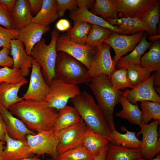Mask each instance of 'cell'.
Wrapping results in <instances>:
<instances>
[{
    "label": "cell",
    "mask_w": 160,
    "mask_h": 160,
    "mask_svg": "<svg viewBox=\"0 0 160 160\" xmlns=\"http://www.w3.org/2000/svg\"><path fill=\"white\" fill-rule=\"evenodd\" d=\"M8 110L20 119L28 129L37 132L53 128L58 116L56 109L49 107L44 100H23Z\"/></svg>",
    "instance_id": "cell-1"
},
{
    "label": "cell",
    "mask_w": 160,
    "mask_h": 160,
    "mask_svg": "<svg viewBox=\"0 0 160 160\" xmlns=\"http://www.w3.org/2000/svg\"><path fill=\"white\" fill-rule=\"evenodd\" d=\"M70 100L87 127L111 140L110 126L92 96L84 91Z\"/></svg>",
    "instance_id": "cell-2"
},
{
    "label": "cell",
    "mask_w": 160,
    "mask_h": 160,
    "mask_svg": "<svg viewBox=\"0 0 160 160\" xmlns=\"http://www.w3.org/2000/svg\"><path fill=\"white\" fill-rule=\"evenodd\" d=\"M88 85L93 93L97 105L103 113L111 131L116 129L113 117L115 105L119 103L123 92L113 87L110 76L99 75L92 78Z\"/></svg>",
    "instance_id": "cell-3"
},
{
    "label": "cell",
    "mask_w": 160,
    "mask_h": 160,
    "mask_svg": "<svg viewBox=\"0 0 160 160\" xmlns=\"http://www.w3.org/2000/svg\"><path fill=\"white\" fill-rule=\"evenodd\" d=\"M55 73V78L72 85L88 84L92 79L87 68L82 63L63 52L57 53Z\"/></svg>",
    "instance_id": "cell-4"
},
{
    "label": "cell",
    "mask_w": 160,
    "mask_h": 160,
    "mask_svg": "<svg viewBox=\"0 0 160 160\" xmlns=\"http://www.w3.org/2000/svg\"><path fill=\"white\" fill-rule=\"evenodd\" d=\"M51 40L47 44L45 39L42 37L32 49L30 55L38 63L42 68L41 72L44 79L49 85L55 78V66L57 55L56 43L60 36L59 31L56 29L51 33Z\"/></svg>",
    "instance_id": "cell-5"
},
{
    "label": "cell",
    "mask_w": 160,
    "mask_h": 160,
    "mask_svg": "<svg viewBox=\"0 0 160 160\" xmlns=\"http://www.w3.org/2000/svg\"><path fill=\"white\" fill-rule=\"evenodd\" d=\"M49 86L44 100L49 107L58 111L67 105L69 100L81 93L78 85L66 83L55 78Z\"/></svg>",
    "instance_id": "cell-6"
},
{
    "label": "cell",
    "mask_w": 160,
    "mask_h": 160,
    "mask_svg": "<svg viewBox=\"0 0 160 160\" xmlns=\"http://www.w3.org/2000/svg\"><path fill=\"white\" fill-rule=\"evenodd\" d=\"M26 137L33 154L40 156L47 154L57 159L56 149L59 140L53 128L48 130L39 131L35 135H27Z\"/></svg>",
    "instance_id": "cell-7"
},
{
    "label": "cell",
    "mask_w": 160,
    "mask_h": 160,
    "mask_svg": "<svg viewBox=\"0 0 160 160\" xmlns=\"http://www.w3.org/2000/svg\"><path fill=\"white\" fill-rule=\"evenodd\" d=\"M160 120H156L147 124H142L136 137L142 135L140 153L141 157L145 159L153 158L160 152L159 134L158 130Z\"/></svg>",
    "instance_id": "cell-8"
},
{
    "label": "cell",
    "mask_w": 160,
    "mask_h": 160,
    "mask_svg": "<svg viewBox=\"0 0 160 160\" xmlns=\"http://www.w3.org/2000/svg\"><path fill=\"white\" fill-rule=\"evenodd\" d=\"M87 126L81 119L77 123L56 134L58 138L57 156L70 150L83 146Z\"/></svg>",
    "instance_id": "cell-9"
},
{
    "label": "cell",
    "mask_w": 160,
    "mask_h": 160,
    "mask_svg": "<svg viewBox=\"0 0 160 160\" xmlns=\"http://www.w3.org/2000/svg\"><path fill=\"white\" fill-rule=\"evenodd\" d=\"M57 52H63L69 55L82 63L88 69L91 59L96 51V47L76 43L66 34L58 38L56 43Z\"/></svg>",
    "instance_id": "cell-10"
},
{
    "label": "cell",
    "mask_w": 160,
    "mask_h": 160,
    "mask_svg": "<svg viewBox=\"0 0 160 160\" xmlns=\"http://www.w3.org/2000/svg\"><path fill=\"white\" fill-rule=\"evenodd\" d=\"M145 33L141 31L127 35L113 32L111 36L103 43L108 44L113 49L115 55L113 60L116 64L123 55L132 51L135 48Z\"/></svg>",
    "instance_id": "cell-11"
},
{
    "label": "cell",
    "mask_w": 160,
    "mask_h": 160,
    "mask_svg": "<svg viewBox=\"0 0 160 160\" xmlns=\"http://www.w3.org/2000/svg\"><path fill=\"white\" fill-rule=\"evenodd\" d=\"M111 47L103 43L96 47V51L92 57L88 70L89 74L92 78L104 74L110 76L115 69L116 64L111 57Z\"/></svg>",
    "instance_id": "cell-12"
},
{
    "label": "cell",
    "mask_w": 160,
    "mask_h": 160,
    "mask_svg": "<svg viewBox=\"0 0 160 160\" xmlns=\"http://www.w3.org/2000/svg\"><path fill=\"white\" fill-rule=\"evenodd\" d=\"M28 89L23 95V100L36 101L44 100L49 90L41 71V66L34 60L33 62Z\"/></svg>",
    "instance_id": "cell-13"
},
{
    "label": "cell",
    "mask_w": 160,
    "mask_h": 160,
    "mask_svg": "<svg viewBox=\"0 0 160 160\" xmlns=\"http://www.w3.org/2000/svg\"><path fill=\"white\" fill-rule=\"evenodd\" d=\"M154 75V73L148 79L136 85L132 89L123 92L122 96L133 104L143 101L160 103V97L153 87Z\"/></svg>",
    "instance_id": "cell-14"
},
{
    "label": "cell",
    "mask_w": 160,
    "mask_h": 160,
    "mask_svg": "<svg viewBox=\"0 0 160 160\" xmlns=\"http://www.w3.org/2000/svg\"><path fill=\"white\" fill-rule=\"evenodd\" d=\"M0 113L5 123L7 132L11 138L26 141L27 135L36 134L28 129L21 120L15 117L8 109L4 108L0 103Z\"/></svg>",
    "instance_id": "cell-15"
},
{
    "label": "cell",
    "mask_w": 160,
    "mask_h": 160,
    "mask_svg": "<svg viewBox=\"0 0 160 160\" xmlns=\"http://www.w3.org/2000/svg\"><path fill=\"white\" fill-rule=\"evenodd\" d=\"M156 0H114L117 12L123 17L140 18Z\"/></svg>",
    "instance_id": "cell-16"
},
{
    "label": "cell",
    "mask_w": 160,
    "mask_h": 160,
    "mask_svg": "<svg viewBox=\"0 0 160 160\" xmlns=\"http://www.w3.org/2000/svg\"><path fill=\"white\" fill-rule=\"evenodd\" d=\"M50 28L49 26L41 25L31 22L25 27L19 30L18 39L25 46L28 55H30L34 46Z\"/></svg>",
    "instance_id": "cell-17"
},
{
    "label": "cell",
    "mask_w": 160,
    "mask_h": 160,
    "mask_svg": "<svg viewBox=\"0 0 160 160\" xmlns=\"http://www.w3.org/2000/svg\"><path fill=\"white\" fill-rule=\"evenodd\" d=\"M6 146L3 151L1 160H20L32 157L33 155L31 151L27 141L13 139L7 132L5 135Z\"/></svg>",
    "instance_id": "cell-18"
},
{
    "label": "cell",
    "mask_w": 160,
    "mask_h": 160,
    "mask_svg": "<svg viewBox=\"0 0 160 160\" xmlns=\"http://www.w3.org/2000/svg\"><path fill=\"white\" fill-rule=\"evenodd\" d=\"M11 45L10 55L13 62V68L20 70L23 76H27L34 60L31 55L27 54L23 43L19 39L12 40Z\"/></svg>",
    "instance_id": "cell-19"
},
{
    "label": "cell",
    "mask_w": 160,
    "mask_h": 160,
    "mask_svg": "<svg viewBox=\"0 0 160 160\" xmlns=\"http://www.w3.org/2000/svg\"><path fill=\"white\" fill-rule=\"evenodd\" d=\"M69 17L73 21V24L85 22L92 25H96L109 29L119 34H125L124 32L118 26L111 24L85 8H77L75 10L70 12Z\"/></svg>",
    "instance_id": "cell-20"
},
{
    "label": "cell",
    "mask_w": 160,
    "mask_h": 160,
    "mask_svg": "<svg viewBox=\"0 0 160 160\" xmlns=\"http://www.w3.org/2000/svg\"><path fill=\"white\" fill-rule=\"evenodd\" d=\"M111 141L109 137L95 132L87 126L83 138V146L94 157L107 147Z\"/></svg>",
    "instance_id": "cell-21"
},
{
    "label": "cell",
    "mask_w": 160,
    "mask_h": 160,
    "mask_svg": "<svg viewBox=\"0 0 160 160\" xmlns=\"http://www.w3.org/2000/svg\"><path fill=\"white\" fill-rule=\"evenodd\" d=\"M28 82L27 80L16 84L1 83L0 84V103L5 108L8 109L12 105L23 100L19 97L20 88Z\"/></svg>",
    "instance_id": "cell-22"
},
{
    "label": "cell",
    "mask_w": 160,
    "mask_h": 160,
    "mask_svg": "<svg viewBox=\"0 0 160 160\" xmlns=\"http://www.w3.org/2000/svg\"><path fill=\"white\" fill-rule=\"evenodd\" d=\"M14 27L21 29L32 22L33 17L28 0H16L13 12L10 14Z\"/></svg>",
    "instance_id": "cell-23"
},
{
    "label": "cell",
    "mask_w": 160,
    "mask_h": 160,
    "mask_svg": "<svg viewBox=\"0 0 160 160\" xmlns=\"http://www.w3.org/2000/svg\"><path fill=\"white\" fill-rule=\"evenodd\" d=\"M58 116L54 127L55 134L78 122L81 118L74 107L66 105L58 110Z\"/></svg>",
    "instance_id": "cell-24"
},
{
    "label": "cell",
    "mask_w": 160,
    "mask_h": 160,
    "mask_svg": "<svg viewBox=\"0 0 160 160\" xmlns=\"http://www.w3.org/2000/svg\"><path fill=\"white\" fill-rule=\"evenodd\" d=\"M56 0H43L41 9L32 22L41 25L49 26L57 18Z\"/></svg>",
    "instance_id": "cell-25"
},
{
    "label": "cell",
    "mask_w": 160,
    "mask_h": 160,
    "mask_svg": "<svg viewBox=\"0 0 160 160\" xmlns=\"http://www.w3.org/2000/svg\"><path fill=\"white\" fill-rule=\"evenodd\" d=\"M140 157V149L129 148L110 142L105 160H135Z\"/></svg>",
    "instance_id": "cell-26"
},
{
    "label": "cell",
    "mask_w": 160,
    "mask_h": 160,
    "mask_svg": "<svg viewBox=\"0 0 160 160\" xmlns=\"http://www.w3.org/2000/svg\"><path fill=\"white\" fill-rule=\"evenodd\" d=\"M146 37L145 33L141 41L132 52L119 60L116 65L117 68L119 69L126 68L129 65H139L141 56L153 43L148 42Z\"/></svg>",
    "instance_id": "cell-27"
},
{
    "label": "cell",
    "mask_w": 160,
    "mask_h": 160,
    "mask_svg": "<svg viewBox=\"0 0 160 160\" xmlns=\"http://www.w3.org/2000/svg\"><path fill=\"white\" fill-rule=\"evenodd\" d=\"M160 1L156 2L139 18L145 31L151 36L157 35V25L160 18Z\"/></svg>",
    "instance_id": "cell-28"
},
{
    "label": "cell",
    "mask_w": 160,
    "mask_h": 160,
    "mask_svg": "<svg viewBox=\"0 0 160 160\" xmlns=\"http://www.w3.org/2000/svg\"><path fill=\"white\" fill-rule=\"evenodd\" d=\"M121 129L122 131L126 132V133H120L116 129L112 131L110 142L116 145H122L129 148L140 149L141 140L136 137V132L129 131L124 126L121 127Z\"/></svg>",
    "instance_id": "cell-29"
},
{
    "label": "cell",
    "mask_w": 160,
    "mask_h": 160,
    "mask_svg": "<svg viewBox=\"0 0 160 160\" xmlns=\"http://www.w3.org/2000/svg\"><path fill=\"white\" fill-rule=\"evenodd\" d=\"M119 103L122 105V109L115 114L116 116L126 119L130 123L138 125L140 127L143 124L142 121V111L137 103L133 104L122 96Z\"/></svg>",
    "instance_id": "cell-30"
},
{
    "label": "cell",
    "mask_w": 160,
    "mask_h": 160,
    "mask_svg": "<svg viewBox=\"0 0 160 160\" xmlns=\"http://www.w3.org/2000/svg\"><path fill=\"white\" fill-rule=\"evenodd\" d=\"M139 65L151 72L160 71V42L156 40L140 59Z\"/></svg>",
    "instance_id": "cell-31"
},
{
    "label": "cell",
    "mask_w": 160,
    "mask_h": 160,
    "mask_svg": "<svg viewBox=\"0 0 160 160\" xmlns=\"http://www.w3.org/2000/svg\"><path fill=\"white\" fill-rule=\"evenodd\" d=\"M106 21L111 24L118 26L125 35L134 34L145 31L143 24L139 18L123 17L116 19L108 18Z\"/></svg>",
    "instance_id": "cell-32"
},
{
    "label": "cell",
    "mask_w": 160,
    "mask_h": 160,
    "mask_svg": "<svg viewBox=\"0 0 160 160\" xmlns=\"http://www.w3.org/2000/svg\"><path fill=\"white\" fill-rule=\"evenodd\" d=\"M113 32L109 29L93 25L88 35L86 45L97 47L108 39Z\"/></svg>",
    "instance_id": "cell-33"
},
{
    "label": "cell",
    "mask_w": 160,
    "mask_h": 160,
    "mask_svg": "<svg viewBox=\"0 0 160 160\" xmlns=\"http://www.w3.org/2000/svg\"><path fill=\"white\" fill-rule=\"evenodd\" d=\"M91 12L101 16L105 20L118 18L114 0H95Z\"/></svg>",
    "instance_id": "cell-34"
},
{
    "label": "cell",
    "mask_w": 160,
    "mask_h": 160,
    "mask_svg": "<svg viewBox=\"0 0 160 160\" xmlns=\"http://www.w3.org/2000/svg\"><path fill=\"white\" fill-rule=\"evenodd\" d=\"M73 24V26L67 31L66 35L75 43L86 45L87 37L92 25L85 22Z\"/></svg>",
    "instance_id": "cell-35"
},
{
    "label": "cell",
    "mask_w": 160,
    "mask_h": 160,
    "mask_svg": "<svg viewBox=\"0 0 160 160\" xmlns=\"http://www.w3.org/2000/svg\"><path fill=\"white\" fill-rule=\"evenodd\" d=\"M142 112V121L144 124H147L153 119L160 120V103L148 101L140 102Z\"/></svg>",
    "instance_id": "cell-36"
},
{
    "label": "cell",
    "mask_w": 160,
    "mask_h": 160,
    "mask_svg": "<svg viewBox=\"0 0 160 160\" xmlns=\"http://www.w3.org/2000/svg\"><path fill=\"white\" fill-rule=\"evenodd\" d=\"M110 78L113 87L116 91L127 88L132 89L135 87L129 80L126 68L115 69L110 75Z\"/></svg>",
    "instance_id": "cell-37"
},
{
    "label": "cell",
    "mask_w": 160,
    "mask_h": 160,
    "mask_svg": "<svg viewBox=\"0 0 160 160\" xmlns=\"http://www.w3.org/2000/svg\"><path fill=\"white\" fill-rule=\"evenodd\" d=\"M126 68L129 80L134 86L144 82L151 76V72L139 65H129Z\"/></svg>",
    "instance_id": "cell-38"
},
{
    "label": "cell",
    "mask_w": 160,
    "mask_h": 160,
    "mask_svg": "<svg viewBox=\"0 0 160 160\" xmlns=\"http://www.w3.org/2000/svg\"><path fill=\"white\" fill-rule=\"evenodd\" d=\"M95 157L84 146L77 147L57 156V160H93Z\"/></svg>",
    "instance_id": "cell-39"
},
{
    "label": "cell",
    "mask_w": 160,
    "mask_h": 160,
    "mask_svg": "<svg viewBox=\"0 0 160 160\" xmlns=\"http://www.w3.org/2000/svg\"><path fill=\"white\" fill-rule=\"evenodd\" d=\"M20 70L7 67L0 68V82L16 84L27 81Z\"/></svg>",
    "instance_id": "cell-40"
},
{
    "label": "cell",
    "mask_w": 160,
    "mask_h": 160,
    "mask_svg": "<svg viewBox=\"0 0 160 160\" xmlns=\"http://www.w3.org/2000/svg\"><path fill=\"white\" fill-rule=\"evenodd\" d=\"M19 30L7 29L0 26V48L5 47L10 50L11 41L18 39Z\"/></svg>",
    "instance_id": "cell-41"
},
{
    "label": "cell",
    "mask_w": 160,
    "mask_h": 160,
    "mask_svg": "<svg viewBox=\"0 0 160 160\" xmlns=\"http://www.w3.org/2000/svg\"><path fill=\"white\" fill-rule=\"evenodd\" d=\"M56 1L57 16L59 18L63 17L67 10L71 12L77 8L75 0H56Z\"/></svg>",
    "instance_id": "cell-42"
},
{
    "label": "cell",
    "mask_w": 160,
    "mask_h": 160,
    "mask_svg": "<svg viewBox=\"0 0 160 160\" xmlns=\"http://www.w3.org/2000/svg\"><path fill=\"white\" fill-rule=\"evenodd\" d=\"M0 25L7 29H15L10 13L0 3Z\"/></svg>",
    "instance_id": "cell-43"
},
{
    "label": "cell",
    "mask_w": 160,
    "mask_h": 160,
    "mask_svg": "<svg viewBox=\"0 0 160 160\" xmlns=\"http://www.w3.org/2000/svg\"><path fill=\"white\" fill-rule=\"evenodd\" d=\"M10 53V50L5 47L0 50V66L13 68V60L9 55Z\"/></svg>",
    "instance_id": "cell-44"
},
{
    "label": "cell",
    "mask_w": 160,
    "mask_h": 160,
    "mask_svg": "<svg viewBox=\"0 0 160 160\" xmlns=\"http://www.w3.org/2000/svg\"><path fill=\"white\" fill-rule=\"evenodd\" d=\"M28 1L31 14L36 15L41 9L43 0H28Z\"/></svg>",
    "instance_id": "cell-45"
},
{
    "label": "cell",
    "mask_w": 160,
    "mask_h": 160,
    "mask_svg": "<svg viewBox=\"0 0 160 160\" xmlns=\"http://www.w3.org/2000/svg\"><path fill=\"white\" fill-rule=\"evenodd\" d=\"M69 21L65 19H61L56 23L55 27L57 31H67L71 27Z\"/></svg>",
    "instance_id": "cell-46"
},
{
    "label": "cell",
    "mask_w": 160,
    "mask_h": 160,
    "mask_svg": "<svg viewBox=\"0 0 160 160\" xmlns=\"http://www.w3.org/2000/svg\"><path fill=\"white\" fill-rule=\"evenodd\" d=\"M95 2L94 0H75V3L78 8H85L88 10L92 9Z\"/></svg>",
    "instance_id": "cell-47"
},
{
    "label": "cell",
    "mask_w": 160,
    "mask_h": 160,
    "mask_svg": "<svg viewBox=\"0 0 160 160\" xmlns=\"http://www.w3.org/2000/svg\"><path fill=\"white\" fill-rule=\"evenodd\" d=\"M16 0H0V3L10 14L13 11Z\"/></svg>",
    "instance_id": "cell-48"
},
{
    "label": "cell",
    "mask_w": 160,
    "mask_h": 160,
    "mask_svg": "<svg viewBox=\"0 0 160 160\" xmlns=\"http://www.w3.org/2000/svg\"><path fill=\"white\" fill-rule=\"evenodd\" d=\"M153 85L154 89L159 94H160V71L156 72L153 81Z\"/></svg>",
    "instance_id": "cell-49"
},
{
    "label": "cell",
    "mask_w": 160,
    "mask_h": 160,
    "mask_svg": "<svg viewBox=\"0 0 160 160\" xmlns=\"http://www.w3.org/2000/svg\"><path fill=\"white\" fill-rule=\"evenodd\" d=\"M7 132V128L5 123L0 113V140L5 142V135Z\"/></svg>",
    "instance_id": "cell-50"
},
{
    "label": "cell",
    "mask_w": 160,
    "mask_h": 160,
    "mask_svg": "<svg viewBox=\"0 0 160 160\" xmlns=\"http://www.w3.org/2000/svg\"><path fill=\"white\" fill-rule=\"evenodd\" d=\"M108 147V146L102 150L95 157L93 160H105Z\"/></svg>",
    "instance_id": "cell-51"
},
{
    "label": "cell",
    "mask_w": 160,
    "mask_h": 160,
    "mask_svg": "<svg viewBox=\"0 0 160 160\" xmlns=\"http://www.w3.org/2000/svg\"><path fill=\"white\" fill-rule=\"evenodd\" d=\"M137 160H160V156L159 154H158L154 158L148 159H145L142 157H140L137 159Z\"/></svg>",
    "instance_id": "cell-52"
},
{
    "label": "cell",
    "mask_w": 160,
    "mask_h": 160,
    "mask_svg": "<svg viewBox=\"0 0 160 160\" xmlns=\"http://www.w3.org/2000/svg\"><path fill=\"white\" fill-rule=\"evenodd\" d=\"M4 142L0 140V160H1V156L3 151V145Z\"/></svg>",
    "instance_id": "cell-53"
},
{
    "label": "cell",
    "mask_w": 160,
    "mask_h": 160,
    "mask_svg": "<svg viewBox=\"0 0 160 160\" xmlns=\"http://www.w3.org/2000/svg\"><path fill=\"white\" fill-rule=\"evenodd\" d=\"M20 160H41L40 159L37 158L36 157H30L23 159Z\"/></svg>",
    "instance_id": "cell-54"
},
{
    "label": "cell",
    "mask_w": 160,
    "mask_h": 160,
    "mask_svg": "<svg viewBox=\"0 0 160 160\" xmlns=\"http://www.w3.org/2000/svg\"><path fill=\"white\" fill-rule=\"evenodd\" d=\"M48 160H52V159H49Z\"/></svg>",
    "instance_id": "cell-55"
},
{
    "label": "cell",
    "mask_w": 160,
    "mask_h": 160,
    "mask_svg": "<svg viewBox=\"0 0 160 160\" xmlns=\"http://www.w3.org/2000/svg\"></svg>",
    "instance_id": "cell-56"
}]
</instances>
